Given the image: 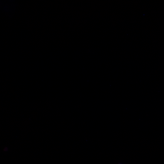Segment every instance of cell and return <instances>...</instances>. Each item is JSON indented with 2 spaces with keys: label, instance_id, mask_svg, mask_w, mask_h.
<instances>
[{
  "label": "cell",
  "instance_id": "6da1fadb",
  "mask_svg": "<svg viewBox=\"0 0 164 164\" xmlns=\"http://www.w3.org/2000/svg\"><path fill=\"white\" fill-rule=\"evenodd\" d=\"M119 164H121V163H119Z\"/></svg>",
  "mask_w": 164,
  "mask_h": 164
}]
</instances>
